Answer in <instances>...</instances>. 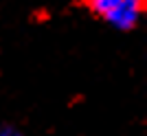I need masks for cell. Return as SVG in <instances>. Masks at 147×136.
I'll return each mask as SVG.
<instances>
[{
	"mask_svg": "<svg viewBox=\"0 0 147 136\" xmlns=\"http://www.w3.org/2000/svg\"><path fill=\"white\" fill-rule=\"evenodd\" d=\"M143 11H145V0H121L117 9L108 15V22L112 26H117L121 31H129L138 24Z\"/></svg>",
	"mask_w": 147,
	"mask_h": 136,
	"instance_id": "obj_1",
	"label": "cell"
},
{
	"mask_svg": "<svg viewBox=\"0 0 147 136\" xmlns=\"http://www.w3.org/2000/svg\"><path fill=\"white\" fill-rule=\"evenodd\" d=\"M119 2H121V0H86L88 9H90L92 13L101 15V18H108V15L117 9Z\"/></svg>",
	"mask_w": 147,
	"mask_h": 136,
	"instance_id": "obj_2",
	"label": "cell"
},
{
	"mask_svg": "<svg viewBox=\"0 0 147 136\" xmlns=\"http://www.w3.org/2000/svg\"><path fill=\"white\" fill-rule=\"evenodd\" d=\"M0 136H22V132H18L16 127H11V125H2V127H0Z\"/></svg>",
	"mask_w": 147,
	"mask_h": 136,
	"instance_id": "obj_3",
	"label": "cell"
}]
</instances>
